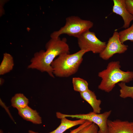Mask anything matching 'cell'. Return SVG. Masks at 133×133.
<instances>
[{
    "label": "cell",
    "instance_id": "14",
    "mask_svg": "<svg viewBox=\"0 0 133 133\" xmlns=\"http://www.w3.org/2000/svg\"><path fill=\"white\" fill-rule=\"evenodd\" d=\"M11 106L18 110L28 106V99L22 93L16 94L11 99Z\"/></svg>",
    "mask_w": 133,
    "mask_h": 133
},
{
    "label": "cell",
    "instance_id": "13",
    "mask_svg": "<svg viewBox=\"0 0 133 133\" xmlns=\"http://www.w3.org/2000/svg\"><path fill=\"white\" fill-rule=\"evenodd\" d=\"M14 66V59L10 54H3L2 60L0 65V75H3L10 72L13 69Z\"/></svg>",
    "mask_w": 133,
    "mask_h": 133
},
{
    "label": "cell",
    "instance_id": "10",
    "mask_svg": "<svg viewBox=\"0 0 133 133\" xmlns=\"http://www.w3.org/2000/svg\"><path fill=\"white\" fill-rule=\"evenodd\" d=\"M81 98L88 103L91 106L93 112L96 113L100 114L101 108L100 105L101 101L98 99L95 93L89 89L85 91L80 93Z\"/></svg>",
    "mask_w": 133,
    "mask_h": 133
},
{
    "label": "cell",
    "instance_id": "9",
    "mask_svg": "<svg viewBox=\"0 0 133 133\" xmlns=\"http://www.w3.org/2000/svg\"><path fill=\"white\" fill-rule=\"evenodd\" d=\"M107 125L108 133H133V121L108 119Z\"/></svg>",
    "mask_w": 133,
    "mask_h": 133
},
{
    "label": "cell",
    "instance_id": "21",
    "mask_svg": "<svg viewBox=\"0 0 133 133\" xmlns=\"http://www.w3.org/2000/svg\"><path fill=\"white\" fill-rule=\"evenodd\" d=\"M4 82V80L3 78H0V84L2 85L3 83Z\"/></svg>",
    "mask_w": 133,
    "mask_h": 133
},
{
    "label": "cell",
    "instance_id": "2",
    "mask_svg": "<svg viewBox=\"0 0 133 133\" xmlns=\"http://www.w3.org/2000/svg\"><path fill=\"white\" fill-rule=\"evenodd\" d=\"M120 62L112 61L108 64L106 69L98 73V76L101 79L98 88L109 93L119 83H128L133 79V72L124 71L121 69Z\"/></svg>",
    "mask_w": 133,
    "mask_h": 133
},
{
    "label": "cell",
    "instance_id": "1",
    "mask_svg": "<svg viewBox=\"0 0 133 133\" xmlns=\"http://www.w3.org/2000/svg\"><path fill=\"white\" fill-rule=\"evenodd\" d=\"M45 48V50H41L34 53L27 68L46 72L54 78L51 64L56 57L62 54L70 53L69 47L66 38L59 37L51 38L46 44Z\"/></svg>",
    "mask_w": 133,
    "mask_h": 133
},
{
    "label": "cell",
    "instance_id": "15",
    "mask_svg": "<svg viewBox=\"0 0 133 133\" xmlns=\"http://www.w3.org/2000/svg\"><path fill=\"white\" fill-rule=\"evenodd\" d=\"M72 83L74 90L80 93L87 91L89 89L87 82L81 78H73Z\"/></svg>",
    "mask_w": 133,
    "mask_h": 133
},
{
    "label": "cell",
    "instance_id": "7",
    "mask_svg": "<svg viewBox=\"0 0 133 133\" xmlns=\"http://www.w3.org/2000/svg\"><path fill=\"white\" fill-rule=\"evenodd\" d=\"M128 47V45L120 41L118 32L115 31L109 38L105 49L99 54V56L104 60H107L116 54L124 53L127 50Z\"/></svg>",
    "mask_w": 133,
    "mask_h": 133
},
{
    "label": "cell",
    "instance_id": "12",
    "mask_svg": "<svg viewBox=\"0 0 133 133\" xmlns=\"http://www.w3.org/2000/svg\"><path fill=\"white\" fill-rule=\"evenodd\" d=\"M18 113L20 116L27 121L35 124H39L42 123L41 117L38 113L28 106L18 110Z\"/></svg>",
    "mask_w": 133,
    "mask_h": 133
},
{
    "label": "cell",
    "instance_id": "16",
    "mask_svg": "<svg viewBox=\"0 0 133 133\" xmlns=\"http://www.w3.org/2000/svg\"><path fill=\"white\" fill-rule=\"evenodd\" d=\"M124 82H121L118 83L120 88L119 96L123 99L130 98L133 100V86H128Z\"/></svg>",
    "mask_w": 133,
    "mask_h": 133
},
{
    "label": "cell",
    "instance_id": "5",
    "mask_svg": "<svg viewBox=\"0 0 133 133\" xmlns=\"http://www.w3.org/2000/svg\"><path fill=\"white\" fill-rule=\"evenodd\" d=\"M112 112L111 110L101 114L90 112L87 114L67 115L57 112V118L61 119L64 117H70L88 120L94 123L98 127V133H108L107 121Z\"/></svg>",
    "mask_w": 133,
    "mask_h": 133
},
{
    "label": "cell",
    "instance_id": "8",
    "mask_svg": "<svg viewBox=\"0 0 133 133\" xmlns=\"http://www.w3.org/2000/svg\"><path fill=\"white\" fill-rule=\"evenodd\" d=\"M113 12L121 17L123 21L122 27L126 29L130 27L131 22L133 20V16L127 10L125 0H113Z\"/></svg>",
    "mask_w": 133,
    "mask_h": 133
},
{
    "label": "cell",
    "instance_id": "3",
    "mask_svg": "<svg viewBox=\"0 0 133 133\" xmlns=\"http://www.w3.org/2000/svg\"><path fill=\"white\" fill-rule=\"evenodd\" d=\"M88 52L80 50L72 54H62L55 58L51 66L54 76L67 77L77 72L83 60V56Z\"/></svg>",
    "mask_w": 133,
    "mask_h": 133
},
{
    "label": "cell",
    "instance_id": "11",
    "mask_svg": "<svg viewBox=\"0 0 133 133\" xmlns=\"http://www.w3.org/2000/svg\"><path fill=\"white\" fill-rule=\"evenodd\" d=\"M61 123L55 129L48 133H63L67 130L74 126L83 124L86 120L79 119V120H71L63 117L61 119ZM29 133H41L36 132L31 130L29 131Z\"/></svg>",
    "mask_w": 133,
    "mask_h": 133
},
{
    "label": "cell",
    "instance_id": "17",
    "mask_svg": "<svg viewBox=\"0 0 133 133\" xmlns=\"http://www.w3.org/2000/svg\"><path fill=\"white\" fill-rule=\"evenodd\" d=\"M119 38L122 43L129 40L133 42V23L129 27L118 32Z\"/></svg>",
    "mask_w": 133,
    "mask_h": 133
},
{
    "label": "cell",
    "instance_id": "6",
    "mask_svg": "<svg viewBox=\"0 0 133 133\" xmlns=\"http://www.w3.org/2000/svg\"><path fill=\"white\" fill-rule=\"evenodd\" d=\"M77 38L80 50L91 51L94 53H100L106 45V42L101 41L94 32L89 30L83 33Z\"/></svg>",
    "mask_w": 133,
    "mask_h": 133
},
{
    "label": "cell",
    "instance_id": "20",
    "mask_svg": "<svg viewBox=\"0 0 133 133\" xmlns=\"http://www.w3.org/2000/svg\"><path fill=\"white\" fill-rule=\"evenodd\" d=\"M93 122L90 121L86 120L83 124L81 125L77 128L70 131L69 133H76L78 131L92 123Z\"/></svg>",
    "mask_w": 133,
    "mask_h": 133
},
{
    "label": "cell",
    "instance_id": "18",
    "mask_svg": "<svg viewBox=\"0 0 133 133\" xmlns=\"http://www.w3.org/2000/svg\"><path fill=\"white\" fill-rule=\"evenodd\" d=\"M98 126L92 123L79 130L76 133H98Z\"/></svg>",
    "mask_w": 133,
    "mask_h": 133
},
{
    "label": "cell",
    "instance_id": "19",
    "mask_svg": "<svg viewBox=\"0 0 133 133\" xmlns=\"http://www.w3.org/2000/svg\"><path fill=\"white\" fill-rule=\"evenodd\" d=\"M127 8L133 16V0H125Z\"/></svg>",
    "mask_w": 133,
    "mask_h": 133
},
{
    "label": "cell",
    "instance_id": "4",
    "mask_svg": "<svg viewBox=\"0 0 133 133\" xmlns=\"http://www.w3.org/2000/svg\"><path fill=\"white\" fill-rule=\"evenodd\" d=\"M91 21L82 19L79 17L72 16L66 17V23L59 30L54 31L50 35L51 38H55L62 34H66L77 38L93 26Z\"/></svg>",
    "mask_w": 133,
    "mask_h": 133
}]
</instances>
